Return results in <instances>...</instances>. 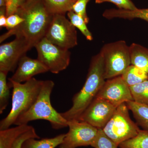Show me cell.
Listing matches in <instances>:
<instances>
[{"label": "cell", "mask_w": 148, "mask_h": 148, "mask_svg": "<svg viewBox=\"0 0 148 148\" xmlns=\"http://www.w3.org/2000/svg\"><path fill=\"white\" fill-rule=\"evenodd\" d=\"M16 14L24 21L0 36L2 43L12 36L23 38L32 47L45 37L53 15L48 11L44 0H27Z\"/></svg>", "instance_id": "6da1fadb"}, {"label": "cell", "mask_w": 148, "mask_h": 148, "mask_svg": "<svg viewBox=\"0 0 148 148\" xmlns=\"http://www.w3.org/2000/svg\"><path fill=\"white\" fill-rule=\"evenodd\" d=\"M104 65L99 52L92 56L84 84L73 98V106L68 110L61 113L67 121L76 119L94 100L105 83Z\"/></svg>", "instance_id": "7a4b0ae2"}, {"label": "cell", "mask_w": 148, "mask_h": 148, "mask_svg": "<svg viewBox=\"0 0 148 148\" xmlns=\"http://www.w3.org/2000/svg\"><path fill=\"white\" fill-rule=\"evenodd\" d=\"M52 80L43 81L38 96L29 110L16 120L14 125L28 124L29 122L36 120H45L50 123L53 129L59 130L68 127V121L52 107L50 97L54 86Z\"/></svg>", "instance_id": "3957f363"}, {"label": "cell", "mask_w": 148, "mask_h": 148, "mask_svg": "<svg viewBox=\"0 0 148 148\" xmlns=\"http://www.w3.org/2000/svg\"><path fill=\"white\" fill-rule=\"evenodd\" d=\"M8 80L10 87L13 88L12 105L9 113L0 122V130L9 128L18 117L29 110L36 100L43 82L34 77L24 83Z\"/></svg>", "instance_id": "277c9868"}, {"label": "cell", "mask_w": 148, "mask_h": 148, "mask_svg": "<svg viewBox=\"0 0 148 148\" xmlns=\"http://www.w3.org/2000/svg\"><path fill=\"white\" fill-rule=\"evenodd\" d=\"M100 53L104 65L106 80L121 75L131 64L130 47L124 40H119L105 45Z\"/></svg>", "instance_id": "5b68a950"}, {"label": "cell", "mask_w": 148, "mask_h": 148, "mask_svg": "<svg viewBox=\"0 0 148 148\" xmlns=\"http://www.w3.org/2000/svg\"><path fill=\"white\" fill-rule=\"evenodd\" d=\"M126 103L117 107L112 116L103 127V132L118 145L135 137L140 129L130 116Z\"/></svg>", "instance_id": "8992f818"}, {"label": "cell", "mask_w": 148, "mask_h": 148, "mask_svg": "<svg viewBox=\"0 0 148 148\" xmlns=\"http://www.w3.org/2000/svg\"><path fill=\"white\" fill-rule=\"evenodd\" d=\"M38 58L53 74H58L69 66L71 53L69 49L55 45L43 38L35 46Z\"/></svg>", "instance_id": "52a82bcc"}, {"label": "cell", "mask_w": 148, "mask_h": 148, "mask_svg": "<svg viewBox=\"0 0 148 148\" xmlns=\"http://www.w3.org/2000/svg\"><path fill=\"white\" fill-rule=\"evenodd\" d=\"M45 38L53 44L67 49L77 45L76 28L63 14L53 15Z\"/></svg>", "instance_id": "ba28073f"}, {"label": "cell", "mask_w": 148, "mask_h": 148, "mask_svg": "<svg viewBox=\"0 0 148 148\" xmlns=\"http://www.w3.org/2000/svg\"><path fill=\"white\" fill-rule=\"evenodd\" d=\"M69 132L66 134L59 148H77L91 146L98 135V129L76 119L68 121Z\"/></svg>", "instance_id": "9c48e42d"}, {"label": "cell", "mask_w": 148, "mask_h": 148, "mask_svg": "<svg viewBox=\"0 0 148 148\" xmlns=\"http://www.w3.org/2000/svg\"><path fill=\"white\" fill-rule=\"evenodd\" d=\"M32 46L23 38L16 37L10 42L0 46V71L8 74L14 72L19 60Z\"/></svg>", "instance_id": "30bf717a"}, {"label": "cell", "mask_w": 148, "mask_h": 148, "mask_svg": "<svg viewBox=\"0 0 148 148\" xmlns=\"http://www.w3.org/2000/svg\"><path fill=\"white\" fill-rule=\"evenodd\" d=\"M116 108L106 100L95 98L77 120L85 122L98 129H103Z\"/></svg>", "instance_id": "8fae6325"}, {"label": "cell", "mask_w": 148, "mask_h": 148, "mask_svg": "<svg viewBox=\"0 0 148 148\" xmlns=\"http://www.w3.org/2000/svg\"><path fill=\"white\" fill-rule=\"evenodd\" d=\"M95 98L106 100L116 108L123 103L134 101L130 87L121 76L106 80Z\"/></svg>", "instance_id": "7c38bea8"}, {"label": "cell", "mask_w": 148, "mask_h": 148, "mask_svg": "<svg viewBox=\"0 0 148 148\" xmlns=\"http://www.w3.org/2000/svg\"><path fill=\"white\" fill-rule=\"evenodd\" d=\"M48 71L46 66L38 59H33L25 55L19 60L12 76L9 79L16 82H26L36 75Z\"/></svg>", "instance_id": "4fadbf2b"}, {"label": "cell", "mask_w": 148, "mask_h": 148, "mask_svg": "<svg viewBox=\"0 0 148 148\" xmlns=\"http://www.w3.org/2000/svg\"><path fill=\"white\" fill-rule=\"evenodd\" d=\"M103 17L108 19L121 18L128 20L140 18L148 22V8L130 10L112 8L106 10L103 13Z\"/></svg>", "instance_id": "5bb4252c"}, {"label": "cell", "mask_w": 148, "mask_h": 148, "mask_svg": "<svg viewBox=\"0 0 148 148\" xmlns=\"http://www.w3.org/2000/svg\"><path fill=\"white\" fill-rule=\"evenodd\" d=\"M33 127L28 124L20 125L0 130V148H12L15 140Z\"/></svg>", "instance_id": "9a60e30c"}, {"label": "cell", "mask_w": 148, "mask_h": 148, "mask_svg": "<svg viewBox=\"0 0 148 148\" xmlns=\"http://www.w3.org/2000/svg\"><path fill=\"white\" fill-rule=\"evenodd\" d=\"M129 47L131 65L148 74V49L135 43Z\"/></svg>", "instance_id": "2e32d148"}, {"label": "cell", "mask_w": 148, "mask_h": 148, "mask_svg": "<svg viewBox=\"0 0 148 148\" xmlns=\"http://www.w3.org/2000/svg\"><path fill=\"white\" fill-rule=\"evenodd\" d=\"M130 110L132 112L137 124L144 130L148 131V104L130 101L126 103Z\"/></svg>", "instance_id": "e0dca14e"}, {"label": "cell", "mask_w": 148, "mask_h": 148, "mask_svg": "<svg viewBox=\"0 0 148 148\" xmlns=\"http://www.w3.org/2000/svg\"><path fill=\"white\" fill-rule=\"evenodd\" d=\"M65 135L66 134H60L54 138L40 140L29 138L23 143L21 148H55L62 143Z\"/></svg>", "instance_id": "ac0fdd59"}, {"label": "cell", "mask_w": 148, "mask_h": 148, "mask_svg": "<svg viewBox=\"0 0 148 148\" xmlns=\"http://www.w3.org/2000/svg\"><path fill=\"white\" fill-rule=\"evenodd\" d=\"M121 76L130 87L148 79V74L132 65L128 66Z\"/></svg>", "instance_id": "d6986e66"}, {"label": "cell", "mask_w": 148, "mask_h": 148, "mask_svg": "<svg viewBox=\"0 0 148 148\" xmlns=\"http://www.w3.org/2000/svg\"><path fill=\"white\" fill-rule=\"evenodd\" d=\"M48 11L52 15L63 14L72 10L74 3L72 0H44Z\"/></svg>", "instance_id": "ffe728a7"}, {"label": "cell", "mask_w": 148, "mask_h": 148, "mask_svg": "<svg viewBox=\"0 0 148 148\" xmlns=\"http://www.w3.org/2000/svg\"><path fill=\"white\" fill-rule=\"evenodd\" d=\"M120 148H148V131L140 130L138 135L123 142Z\"/></svg>", "instance_id": "44dd1931"}, {"label": "cell", "mask_w": 148, "mask_h": 148, "mask_svg": "<svg viewBox=\"0 0 148 148\" xmlns=\"http://www.w3.org/2000/svg\"><path fill=\"white\" fill-rule=\"evenodd\" d=\"M130 89L134 101L148 104V79L130 87Z\"/></svg>", "instance_id": "7402d4cb"}, {"label": "cell", "mask_w": 148, "mask_h": 148, "mask_svg": "<svg viewBox=\"0 0 148 148\" xmlns=\"http://www.w3.org/2000/svg\"><path fill=\"white\" fill-rule=\"evenodd\" d=\"M8 74L0 71V114H2L8 106L10 87L7 82Z\"/></svg>", "instance_id": "603a6c76"}, {"label": "cell", "mask_w": 148, "mask_h": 148, "mask_svg": "<svg viewBox=\"0 0 148 148\" xmlns=\"http://www.w3.org/2000/svg\"><path fill=\"white\" fill-rule=\"evenodd\" d=\"M67 15L72 24L77 28L88 40L93 39L92 34L88 30L85 21L82 17L75 13L73 10L67 12Z\"/></svg>", "instance_id": "cb8c5ba5"}, {"label": "cell", "mask_w": 148, "mask_h": 148, "mask_svg": "<svg viewBox=\"0 0 148 148\" xmlns=\"http://www.w3.org/2000/svg\"><path fill=\"white\" fill-rule=\"evenodd\" d=\"M90 146L94 148H117L119 147L106 135L102 129H98V135Z\"/></svg>", "instance_id": "d4e9b609"}, {"label": "cell", "mask_w": 148, "mask_h": 148, "mask_svg": "<svg viewBox=\"0 0 148 148\" xmlns=\"http://www.w3.org/2000/svg\"><path fill=\"white\" fill-rule=\"evenodd\" d=\"M90 0H77L73 7L72 10L83 18L86 24L89 22V18L86 11V5Z\"/></svg>", "instance_id": "484cf974"}, {"label": "cell", "mask_w": 148, "mask_h": 148, "mask_svg": "<svg viewBox=\"0 0 148 148\" xmlns=\"http://www.w3.org/2000/svg\"><path fill=\"white\" fill-rule=\"evenodd\" d=\"M96 3L105 2L112 3L119 9L133 10L138 8L131 0H95Z\"/></svg>", "instance_id": "4316f807"}, {"label": "cell", "mask_w": 148, "mask_h": 148, "mask_svg": "<svg viewBox=\"0 0 148 148\" xmlns=\"http://www.w3.org/2000/svg\"><path fill=\"white\" fill-rule=\"evenodd\" d=\"M31 138L40 139L39 136L37 135L36 130L34 127L18 137L14 143L12 148H21V145L24 141Z\"/></svg>", "instance_id": "83f0119b"}, {"label": "cell", "mask_w": 148, "mask_h": 148, "mask_svg": "<svg viewBox=\"0 0 148 148\" xmlns=\"http://www.w3.org/2000/svg\"><path fill=\"white\" fill-rule=\"evenodd\" d=\"M26 0H5L6 15L7 17L16 13Z\"/></svg>", "instance_id": "f1b7e54d"}, {"label": "cell", "mask_w": 148, "mask_h": 148, "mask_svg": "<svg viewBox=\"0 0 148 148\" xmlns=\"http://www.w3.org/2000/svg\"><path fill=\"white\" fill-rule=\"evenodd\" d=\"M24 21V18L17 14H11L7 17L6 27L5 28L9 31L17 27Z\"/></svg>", "instance_id": "f546056e"}, {"label": "cell", "mask_w": 148, "mask_h": 148, "mask_svg": "<svg viewBox=\"0 0 148 148\" xmlns=\"http://www.w3.org/2000/svg\"><path fill=\"white\" fill-rule=\"evenodd\" d=\"M7 16L6 15L5 7L0 8V27L1 29L6 27Z\"/></svg>", "instance_id": "4dcf8cb0"}, {"label": "cell", "mask_w": 148, "mask_h": 148, "mask_svg": "<svg viewBox=\"0 0 148 148\" xmlns=\"http://www.w3.org/2000/svg\"><path fill=\"white\" fill-rule=\"evenodd\" d=\"M0 7H5V0H0Z\"/></svg>", "instance_id": "1f68e13d"}, {"label": "cell", "mask_w": 148, "mask_h": 148, "mask_svg": "<svg viewBox=\"0 0 148 148\" xmlns=\"http://www.w3.org/2000/svg\"><path fill=\"white\" fill-rule=\"evenodd\" d=\"M72 1H74V2H75L76 1H77V0H72Z\"/></svg>", "instance_id": "d6a6232c"}, {"label": "cell", "mask_w": 148, "mask_h": 148, "mask_svg": "<svg viewBox=\"0 0 148 148\" xmlns=\"http://www.w3.org/2000/svg\"><path fill=\"white\" fill-rule=\"evenodd\" d=\"M26 1H27V0H26Z\"/></svg>", "instance_id": "836d02e7"}]
</instances>
